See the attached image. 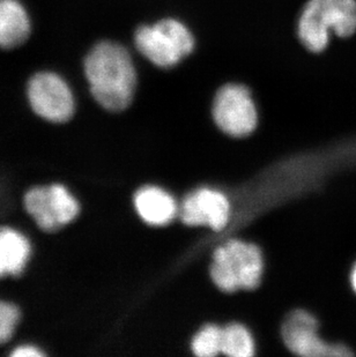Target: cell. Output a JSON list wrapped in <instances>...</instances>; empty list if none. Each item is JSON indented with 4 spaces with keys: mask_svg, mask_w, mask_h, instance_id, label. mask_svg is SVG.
<instances>
[{
    "mask_svg": "<svg viewBox=\"0 0 356 357\" xmlns=\"http://www.w3.org/2000/svg\"><path fill=\"white\" fill-rule=\"evenodd\" d=\"M135 44L139 52L155 66L170 68L191 54L195 49V38L181 21L163 19L138 28Z\"/></svg>",
    "mask_w": 356,
    "mask_h": 357,
    "instance_id": "3",
    "label": "cell"
},
{
    "mask_svg": "<svg viewBox=\"0 0 356 357\" xmlns=\"http://www.w3.org/2000/svg\"><path fill=\"white\" fill-rule=\"evenodd\" d=\"M262 273V253L253 244L234 239L214 252L211 277L223 291L253 289L260 283Z\"/></svg>",
    "mask_w": 356,
    "mask_h": 357,
    "instance_id": "4",
    "label": "cell"
},
{
    "mask_svg": "<svg viewBox=\"0 0 356 357\" xmlns=\"http://www.w3.org/2000/svg\"><path fill=\"white\" fill-rule=\"evenodd\" d=\"M10 357H44L47 353L34 344H17L13 349H10Z\"/></svg>",
    "mask_w": 356,
    "mask_h": 357,
    "instance_id": "16",
    "label": "cell"
},
{
    "mask_svg": "<svg viewBox=\"0 0 356 357\" xmlns=\"http://www.w3.org/2000/svg\"><path fill=\"white\" fill-rule=\"evenodd\" d=\"M213 117L218 128L227 135H250L257 126L258 115L249 89L237 84H228L220 88L213 103Z\"/></svg>",
    "mask_w": 356,
    "mask_h": 357,
    "instance_id": "7",
    "label": "cell"
},
{
    "mask_svg": "<svg viewBox=\"0 0 356 357\" xmlns=\"http://www.w3.org/2000/svg\"><path fill=\"white\" fill-rule=\"evenodd\" d=\"M221 351L232 357L252 356L255 346L249 331L239 324H232L222 328Z\"/></svg>",
    "mask_w": 356,
    "mask_h": 357,
    "instance_id": "13",
    "label": "cell"
},
{
    "mask_svg": "<svg viewBox=\"0 0 356 357\" xmlns=\"http://www.w3.org/2000/svg\"><path fill=\"white\" fill-rule=\"evenodd\" d=\"M31 22L19 0H0V47L14 49L28 40Z\"/></svg>",
    "mask_w": 356,
    "mask_h": 357,
    "instance_id": "11",
    "label": "cell"
},
{
    "mask_svg": "<svg viewBox=\"0 0 356 357\" xmlns=\"http://www.w3.org/2000/svg\"><path fill=\"white\" fill-rule=\"evenodd\" d=\"M181 218L190 226L207 225L213 229L221 230L228 222V200L214 190H198L181 204Z\"/></svg>",
    "mask_w": 356,
    "mask_h": 357,
    "instance_id": "9",
    "label": "cell"
},
{
    "mask_svg": "<svg viewBox=\"0 0 356 357\" xmlns=\"http://www.w3.org/2000/svg\"><path fill=\"white\" fill-rule=\"evenodd\" d=\"M192 351L197 356L212 357L222 353V328L207 325L192 341Z\"/></svg>",
    "mask_w": 356,
    "mask_h": 357,
    "instance_id": "14",
    "label": "cell"
},
{
    "mask_svg": "<svg viewBox=\"0 0 356 357\" xmlns=\"http://www.w3.org/2000/svg\"><path fill=\"white\" fill-rule=\"evenodd\" d=\"M27 100L35 115L52 124L73 119L75 100L68 82L54 72H38L27 84Z\"/></svg>",
    "mask_w": 356,
    "mask_h": 357,
    "instance_id": "6",
    "label": "cell"
},
{
    "mask_svg": "<svg viewBox=\"0 0 356 357\" xmlns=\"http://www.w3.org/2000/svg\"><path fill=\"white\" fill-rule=\"evenodd\" d=\"M33 255L28 237L13 227H0V279L19 277Z\"/></svg>",
    "mask_w": 356,
    "mask_h": 357,
    "instance_id": "10",
    "label": "cell"
},
{
    "mask_svg": "<svg viewBox=\"0 0 356 357\" xmlns=\"http://www.w3.org/2000/svg\"><path fill=\"white\" fill-rule=\"evenodd\" d=\"M356 33V0H309L299 21V38L306 50L320 54L331 35L350 38Z\"/></svg>",
    "mask_w": 356,
    "mask_h": 357,
    "instance_id": "2",
    "label": "cell"
},
{
    "mask_svg": "<svg viewBox=\"0 0 356 357\" xmlns=\"http://www.w3.org/2000/svg\"><path fill=\"white\" fill-rule=\"evenodd\" d=\"M135 205L140 218L153 226L167 225L177 213L174 198L154 186L139 190L135 197Z\"/></svg>",
    "mask_w": 356,
    "mask_h": 357,
    "instance_id": "12",
    "label": "cell"
},
{
    "mask_svg": "<svg viewBox=\"0 0 356 357\" xmlns=\"http://www.w3.org/2000/svg\"><path fill=\"white\" fill-rule=\"evenodd\" d=\"M318 323L306 311H295L289 314L283 326L285 346L294 354L306 357L352 356L353 351L341 344H329L317 333Z\"/></svg>",
    "mask_w": 356,
    "mask_h": 357,
    "instance_id": "8",
    "label": "cell"
},
{
    "mask_svg": "<svg viewBox=\"0 0 356 357\" xmlns=\"http://www.w3.org/2000/svg\"><path fill=\"white\" fill-rule=\"evenodd\" d=\"M350 284H352V288H353L354 293L356 294V264L354 265L353 268H352V272H350Z\"/></svg>",
    "mask_w": 356,
    "mask_h": 357,
    "instance_id": "17",
    "label": "cell"
},
{
    "mask_svg": "<svg viewBox=\"0 0 356 357\" xmlns=\"http://www.w3.org/2000/svg\"><path fill=\"white\" fill-rule=\"evenodd\" d=\"M22 320V311L17 304L0 298V346L13 340Z\"/></svg>",
    "mask_w": 356,
    "mask_h": 357,
    "instance_id": "15",
    "label": "cell"
},
{
    "mask_svg": "<svg viewBox=\"0 0 356 357\" xmlns=\"http://www.w3.org/2000/svg\"><path fill=\"white\" fill-rule=\"evenodd\" d=\"M24 211L42 231L57 233L79 218L77 197L61 183L33 186L24 195Z\"/></svg>",
    "mask_w": 356,
    "mask_h": 357,
    "instance_id": "5",
    "label": "cell"
},
{
    "mask_svg": "<svg viewBox=\"0 0 356 357\" xmlns=\"http://www.w3.org/2000/svg\"><path fill=\"white\" fill-rule=\"evenodd\" d=\"M84 75L95 101L107 112L128 108L137 88V71L130 51L121 44L103 40L84 59Z\"/></svg>",
    "mask_w": 356,
    "mask_h": 357,
    "instance_id": "1",
    "label": "cell"
}]
</instances>
